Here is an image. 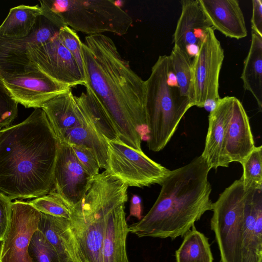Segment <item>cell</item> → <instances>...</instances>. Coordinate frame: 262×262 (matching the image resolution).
Segmentation results:
<instances>
[{
  "instance_id": "cell-1",
  "label": "cell",
  "mask_w": 262,
  "mask_h": 262,
  "mask_svg": "<svg viewBox=\"0 0 262 262\" xmlns=\"http://www.w3.org/2000/svg\"><path fill=\"white\" fill-rule=\"evenodd\" d=\"M81 51L85 87L94 92L108 114L119 140L141 151L142 141L148 136L145 81L103 34L86 36Z\"/></svg>"
},
{
  "instance_id": "cell-2",
  "label": "cell",
  "mask_w": 262,
  "mask_h": 262,
  "mask_svg": "<svg viewBox=\"0 0 262 262\" xmlns=\"http://www.w3.org/2000/svg\"><path fill=\"white\" fill-rule=\"evenodd\" d=\"M59 142L41 108L0 129V192L11 200L36 198L54 189Z\"/></svg>"
},
{
  "instance_id": "cell-3",
  "label": "cell",
  "mask_w": 262,
  "mask_h": 262,
  "mask_svg": "<svg viewBox=\"0 0 262 262\" xmlns=\"http://www.w3.org/2000/svg\"><path fill=\"white\" fill-rule=\"evenodd\" d=\"M200 155L189 163L170 170L148 213L128 226L138 237L174 239L183 237L208 211H212L210 170Z\"/></svg>"
},
{
  "instance_id": "cell-4",
  "label": "cell",
  "mask_w": 262,
  "mask_h": 262,
  "mask_svg": "<svg viewBox=\"0 0 262 262\" xmlns=\"http://www.w3.org/2000/svg\"><path fill=\"white\" fill-rule=\"evenodd\" d=\"M128 185L105 170L92 178L82 199L71 208L70 223L83 262H101V251L110 212L128 200Z\"/></svg>"
},
{
  "instance_id": "cell-5",
  "label": "cell",
  "mask_w": 262,
  "mask_h": 262,
  "mask_svg": "<svg viewBox=\"0 0 262 262\" xmlns=\"http://www.w3.org/2000/svg\"><path fill=\"white\" fill-rule=\"evenodd\" d=\"M145 84L147 146L158 152L166 146L192 105L180 93L169 56H159Z\"/></svg>"
},
{
  "instance_id": "cell-6",
  "label": "cell",
  "mask_w": 262,
  "mask_h": 262,
  "mask_svg": "<svg viewBox=\"0 0 262 262\" xmlns=\"http://www.w3.org/2000/svg\"><path fill=\"white\" fill-rule=\"evenodd\" d=\"M42 15L61 28L68 26L89 35L110 32L125 35L133 24L131 16L110 0H40Z\"/></svg>"
},
{
  "instance_id": "cell-7",
  "label": "cell",
  "mask_w": 262,
  "mask_h": 262,
  "mask_svg": "<svg viewBox=\"0 0 262 262\" xmlns=\"http://www.w3.org/2000/svg\"><path fill=\"white\" fill-rule=\"evenodd\" d=\"M247 191L242 178L234 181L213 203L211 229L221 262H241Z\"/></svg>"
},
{
  "instance_id": "cell-8",
  "label": "cell",
  "mask_w": 262,
  "mask_h": 262,
  "mask_svg": "<svg viewBox=\"0 0 262 262\" xmlns=\"http://www.w3.org/2000/svg\"><path fill=\"white\" fill-rule=\"evenodd\" d=\"M106 170L128 186L143 187L161 185L170 170L156 162L142 150L134 149L120 140L108 141Z\"/></svg>"
},
{
  "instance_id": "cell-9",
  "label": "cell",
  "mask_w": 262,
  "mask_h": 262,
  "mask_svg": "<svg viewBox=\"0 0 262 262\" xmlns=\"http://www.w3.org/2000/svg\"><path fill=\"white\" fill-rule=\"evenodd\" d=\"M224 59V50L210 28L192 59L193 106L210 112L220 99L219 77Z\"/></svg>"
},
{
  "instance_id": "cell-10",
  "label": "cell",
  "mask_w": 262,
  "mask_h": 262,
  "mask_svg": "<svg viewBox=\"0 0 262 262\" xmlns=\"http://www.w3.org/2000/svg\"><path fill=\"white\" fill-rule=\"evenodd\" d=\"M59 29L41 15L27 36L19 38L0 36V79L29 73V51L54 38Z\"/></svg>"
},
{
  "instance_id": "cell-11",
  "label": "cell",
  "mask_w": 262,
  "mask_h": 262,
  "mask_svg": "<svg viewBox=\"0 0 262 262\" xmlns=\"http://www.w3.org/2000/svg\"><path fill=\"white\" fill-rule=\"evenodd\" d=\"M29 72L39 70L53 80L71 88L86 82L85 72L57 35L29 51Z\"/></svg>"
},
{
  "instance_id": "cell-12",
  "label": "cell",
  "mask_w": 262,
  "mask_h": 262,
  "mask_svg": "<svg viewBox=\"0 0 262 262\" xmlns=\"http://www.w3.org/2000/svg\"><path fill=\"white\" fill-rule=\"evenodd\" d=\"M41 212L28 202H12L11 217L0 245V262H32L28 249Z\"/></svg>"
},
{
  "instance_id": "cell-13",
  "label": "cell",
  "mask_w": 262,
  "mask_h": 262,
  "mask_svg": "<svg viewBox=\"0 0 262 262\" xmlns=\"http://www.w3.org/2000/svg\"><path fill=\"white\" fill-rule=\"evenodd\" d=\"M91 177L78 160L71 146L59 142L53 173L54 191L70 209L84 197Z\"/></svg>"
},
{
  "instance_id": "cell-14",
  "label": "cell",
  "mask_w": 262,
  "mask_h": 262,
  "mask_svg": "<svg viewBox=\"0 0 262 262\" xmlns=\"http://www.w3.org/2000/svg\"><path fill=\"white\" fill-rule=\"evenodd\" d=\"M12 99L26 108L42 105L72 88L60 83L38 70L2 80Z\"/></svg>"
},
{
  "instance_id": "cell-15",
  "label": "cell",
  "mask_w": 262,
  "mask_h": 262,
  "mask_svg": "<svg viewBox=\"0 0 262 262\" xmlns=\"http://www.w3.org/2000/svg\"><path fill=\"white\" fill-rule=\"evenodd\" d=\"M180 3L181 13L172 36V42L192 59L211 27L199 0H182Z\"/></svg>"
},
{
  "instance_id": "cell-16",
  "label": "cell",
  "mask_w": 262,
  "mask_h": 262,
  "mask_svg": "<svg viewBox=\"0 0 262 262\" xmlns=\"http://www.w3.org/2000/svg\"><path fill=\"white\" fill-rule=\"evenodd\" d=\"M255 147L249 117L240 100L233 96L224 142L227 164L234 162L241 164Z\"/></svg>"
},
{
  "instance_id": "cell-17",
  "label": "cell",
  "mask_w": 262,
  "mask_h": 262,
  "mask_svg": "<svg viewBox=\"0 0 262 262\" xmlns=\"http://www.w3.org/2000/svg\"><path fill=\"white\" fill-rule=\"evenodd\" d=\"M246 191L241 262H262V189Z\"/></svg>"
},
{
  "instance_id": "cell-18",
  "label": "cell",
  "mask_w": 262,
  "mask_h": 262,
  "mask_svg": "<svg viewBox=\"0 0 262 262\" xmlns=\"http://www.w3.org/2000/svg\"><path fill=\"white\" fill-rule=\"evenodd\" d=\"M233 96H226L216 103L208 116V128L205 147L201 155L210 169L227 167L224 154V142L227 123Z\"/></svg>"
},
{
  "instance_id": "cell-19",
  "label": "cell",
  "mask_w": 262,
  "mask_h": 262,
  "mask_svg": "<svg viewBox=\"0 0 262 262\" xmlns=\"http://www.w3.org/2000/svg\"><path fill=\"white\" fill-rule=\"evenodd\" d=\"M211 28L236 39L247 36L245 18L237 0H199Z\"/></svg>"
},
{
  "instance_id": "cell-20",
  "label": "cell",
  "mask_w": 262,
  "mask_h": 262,
  "mask_svg": "<svg viewBox=\"0 0 262 262\" xmlns=\"http://www.w3.org/2000/svg\"><path fill=\"white\" fill-rule=\"evenodd\" d=\"M37 230L53 246L60 262H83L70 220L41 213Z\"/></svg>"
},
{
  "instance_id": "cell-21",
  "label": "cell",
  "mask_w": 262,
  "mask_h": 262,
  "mask_svg": "<svg viewBox=\"0 0 262 262\" xmlns=\"http://www.w3.org/2000/svg\"><path fill=\"white\" fill-rule=\"evenodd\" d=\"M41 108L59 141L68 130L90 124L77 103L71 89L46 102Z\"/></svg>"
},
{
  "instance_id": "cell-22",
  "label": "cell",
  "mask_w": 262,
  "mask_h": 262,
  "mask_svg": "<svg viewBox=\"0 0 262 262\" xmlns=\"http://www.w3.org/2000/svg\"><path fill=\"white\" fill-rule=\"evenodd\" d=\"M125 204L118 205L108 215L102 244L101 262H129L126 249L129 231L125 218Z\"/></svg>"
},
{
  "instance_id": "cell-23",
  "label": "cell",
  "mask_w": 262,
  "mask_h": 262,
  "mask_svg": "<svg viewBox=\"0 0 262 262\" xmlns=\"http://www.w3.org/2000/svg\"><path fill=\"white\" fill-rule=\"evenodd\" d=\"M85 92L75 100L92 127L108 142L119 140L116 127L108 114L95 95L88 86Z\"/></svg>"
},
{
  "instance_id": "cell-24",
  "label": "cell",
  "mask_w": 262,
  "mask_h": 262,
  "mask_svg": "<svg viewBox=\"0 0 262 262\" xmlns=\"http://www.w3.org/2000/svg\"><path fill=\"white\" fill-rule=\"evenodd\" d=\"M241 78L243 87L255 99L262 110V36L252 32L250 49L244 61Z\"/></svg>"
},
{
  "instance_id": "cell-25",
  "label": "cell",
  "mask_w": 262,
  "mask_h": 262,
  "mask_svg": "<svg viewBox=\"0 0 262 262\" xmlns=\"http://www.w3.org/2000/svg\"><path fill=\"white\" fill-rule=\"evenodd\" d=\"M59 142L78 145L91 149L100 168H108V141L90 124L78 126L68 130Z\"/></svg>"
},
{
  "instance_id": "cell-26",
  "label": "cell",
  "mask_w": 262,
  "mask_h": 262,
  "mask_svg": "<svg viewBox=\"0 0 262 262\" xmlns=\"http://www.w3.org/2000/svg\"><path fill=\"white\" fill-rule=\"evenodd\" d=\"M41 15L38 5H21L11 8L0 25V36L9 38L27 36L32 31L38 17Z\"/></svg>"
},
{
  "instance_id": "cell-27",
  "label": "cell",
  "mask_w": 262,
  "mask_h": 262,
  "mask_svg": "<svg viewBox=\"0 0 262 262\" xmlns=\"http://www.w3.org/2000/svg\"><path fill=\"white\" fill-rule=\"evenodd\" d=\"M175 256L177 262H213L208 238L195 226L184 235Z\"/></svg>"
},
{
  "instance_id": "cell-28",
  "label": "cell",
  "mask_w": 262,
  "mask_h": 262,
  "mask_svg": "<svg viewBox=\"0 0 262 262\" xmlns=\"http://www.w3.org/2000/svg\"><path fill=\"white\" fill-rule=\"evenodd\" d=\"M169 58L181 95L188 98L193 106L192 59L177 46H173Z\"/></svg>"
},
{
  "instance_id": "cell-29",
  "label": "cell",
  "mask_w": 262,
  "mask_h": 262,
  "mask_svg": "<svg viewBox=\"0 0 262 262\" xmlns=\"http://www.w3.org/2000/svg\"><path fill=\"white\" fill-rule=\"evenodd\" d=\"M243 173L241 178L245 190L262 189V146H255L241 163Z\"/></svg>"
},
{
  "instance_id": "cell-30",
  "label": "cell",
  "mask_w": 262,
  "mask_h": 262,
  "mask_svg": "<svg viewBox=\"0 0 262 262\" xmlns=\"http://www.w3.org/2000/svg\"><path fill=\"white\" fill-rule=\"evenodd\" d=\"M28 202L41 213L70 220V208L54 191Z\"/></svg>"
},
{
  "instance_id": "cell-31",
  "label": "cell",
  "mask_w": 262,
  "mask_h": 262,
  "mask_svg": "<svg viewBox=\"0 0 262 262\" xmlns=\"http://www.w3.org/2000/svg\"><path fill=\"white\" fill-rule=\"evenodd\" d=\"M28 252L32 262H60L53 246L38 230L31 238Z\"/></svg>"
},
{
  "instance_id": "cell-32",
  "label": "cell",
  "mask_w": 262,
  "mask_h": 262,
  "mask_svg": "<svg viewBox=\"0 0 262 262\" xmlns=\"http://www.w3.org/2000/svg\"><path fill=\"white\" fill-rule=\"evenodd\" d=\"M62 45L71 53L80 68L84 71L81 43L75 31L68 26L61 27L57 35Z\"/></svg>"
},
{
  "instance_id": "cell-33",
  "label": "cell",
  "mask_w": 262,
  "mask_h": 262,
  "mask_svg": "<svg viewBox=\"0 0 262 262\" xmlns=\"http://www.w3.org/2000/svg\"><path fill=\"white\" fill-rule=\"evenodd\" d=\"M17 114L18 103L12 99L0 79V129L10 125Z\"/></svg>"
},
{
  "instance_id": "cell-34",
  "label": "cell",
  "mask_w": 262,
  "mask_h": 262,
  "mask_svg": "<svg viewBox=\"0 0 262 262\" xmlns=\"http://www.w3.org/2000/svg\"><path fill=\"white\" fill-rule=\"evenodd\" d=\"M75 156L87 173L93 177L98 174L100 166L92 151L89 148L78 145H70Z\"/></svg>"
},
{
  "instance_id": "cell-35",
  "label": "cell",
  "mask_w": 262,
  "mask_h": 262,
  "mask_svg": "<svg viewBox=\"0 0 262 262\" xmlns=\"http://www.w3.org/2000/svg\"><path fill=\"white\" fill-rule=\"evenodd\" d=\"M12 200L0 192V242L8 227L11 214Z\"/></svg>"
},
{
  "instance_id": "cell-36",
  "label": "cell",
  "mask_w": 262,
  "mask_h": 262,
  "mask_svg": "<svg viewBox=\"0 0 262 262\" xmlns=\"http://www.w3.org/2000/svg\"><path fill=\"white\" fill-rule=\"evenodd\" d=\"M251 19L252 32L262 36V1L253 0Z\"/></svg>"
},
{
  "instance_id": "cell-37",
  "label": "cell",
  "mask_w": 262,
  "mask_h": 262,
  "mask_svg": "<svg viewBox=\"0 0 262 262\" xmlns=\"http://www.w3.org/2000/svg\"><path fill=\"white\" fill-rule=\"evenodd\" d=\"M142 200L141 198L136 195H133L130 200L129 215L128 218L130 216H134L140 220L142 218Z\"/></svg>"
}]
</instances>
